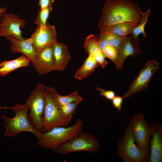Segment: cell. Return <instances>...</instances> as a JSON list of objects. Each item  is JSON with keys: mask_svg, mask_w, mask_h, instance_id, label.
Here are the masks:
<instances>
[{"mask_svg": "<svg viewBox=\"0 0 162 162\" xmlns=\"http://www.w3.org/2000/svg\"><path fill=\"white\" fill-rule=\"evenodd\" d=\"M150 9H148L145 13H143L139 23L132 30L131 35L134 38H139L138 36L141 34L143 35L142 39L147 37L145 31L146 25L148 21V18L150 15Z\"/></svg>", "mask_w": 162, "mask_h": 162, "instance_id": "cell-24", "label": "cell"}, {"mask_svg": "<svg viewBox=\"0 0 162 162\" xmlns=\"http://www.w3.org/2000/svg\"><path fill=\"white\" fill-rule=\"evenodd\" d=\"M2 108H4V109H9V107H2L0 106V109Z\"/></svg>", "mask_w": 162, "mask_h": 162, "instance_id": "cell-31", "label": "cell"}, {"mask_svg": "<svg viewBox=\"0 0 162 162\" xmlns=\"http://www.w3.org/2000/svg\"><path fill=\"white\" fill-rule=\"evenodd\" d=\"M152 139L150 142L151 162L162 161V125L158 122L152 123L150 126Z\"/></svg>", "mask_w": 162, "mask_h": 162, "instance_id": "cell-12", "label": "cell"}, {"mask_svg": "<svg viewBox=\"0 0 162 162\" xmlns=\"http://www.w3.org/2000/svg\"><path fill=\"white\" fill-rule=\"evenodd\" d=\"M45 86L42 83L38 84L26 103L30 111L28 115V120L33 127L40 133L42 132V119L45 104Z\"/></svg>", "mask_w": 162, "mask_h": 162, "instance_id": "cell-5", "label": "cell"}, {"mask_svg": "<svg viewBox=\"0 0 162 162\" xmlns=\"http://www.w3.org/2000/svg\"><path fill=\"white\" fill-rule=\"evenodd\" d=\"M83 124L82 120L78 118L70 126L56 127L47 132H42L36 137L38 144L44 148L56 151L63 143L82 131Z\"/></svg>", "mask_w": 162, "mask_h": 162, "instance_id": "cell-2", "label": "cell"}, {"mask_svg": "<svg viewBox=\"0 0 162 162\" xmlns=\"http://www.w3.org/2000/svg\"><path fill=\"white\" fill-rule=\"evenodd\" d=\"M139 38H136L131 35L127 36L119 50V63L116 69L122 70L124 61L128 56L134 57L140 55L141 50L139 44Z\"/></svg>", "mask_w": 162, "mask_h": 162, "instance_id": "cell-14", "label": "cell"}, {"mask_svg": "<svg viewBox=\"0 0 162 162\" xmlns=\"http://www.w3.org/2000/svg\"><path fill=\"white\" fill-rule=\"evenodd\" d=\"M117 154L124 162H145L149 157L148 152L141 150L135 144L130 123L118 143Z\"/></svg>", "mask_w": 162, "mask_h": 162, "instance_id": "cell-6", "label": "cell"}, {"mask_svg": "<svg viewBox=\"0 0 162 162\" xmlns=\"http://www.w3.org/2000/svg\"><path fill=\"white\" fill-rule=\"evenodd\" d=\"M54 59L52 45L37 52L34 63L32 65L40 75L50 73L53 70Z\"/></svg>", "mask_w": 162, "mask_h": 162, "instance_id": "cell-13", "label": "cell"}, {"mask_svg": "<svg viewBox=\"0 0 162 162\" xmlns=\"http://www.w3.org/2000/svg\"><path fill=\"white\" fill-rule=\"evenodd\" d=\"M142 13L140 8L129 0H107L103 8L98 27L100 30L125 22L138 24Z\"/></svg>", "mask_w": 162, "mask_h": 162, "instance_id": "cell-1", "label": "cell"}, {"mask_svg": "<svg viewBox=\"0 0 162 162\" xmlns=\"http://www.w3.org/2000/svg\"><path fill=\"white\" fill-rule=\"evenodd\" d=\"M15 114L14 116L10 118L2 115V118L5 124L4 135L5 137L14 136L24 131L33 133L37 137L41 133L37 131L30 122L28 117L29 108L26 103L23 105L16 104L9 107Z\"/></svg>", "mask_w": 162, "mask_h": 162, "instance_id": "cell-3", "label": "cell"}, {"mask_svg": "<svg viewBox=\"0 0 162 162\" xmlns=\"http://www.w3.org/2000/svg\"><path fill=\"white\" fill-rule=\"evenodd\" d=\"M99 147V142L95 136L81 131L62 144L56 151L62 154L81 151L92 153L97 150Z\"/></svg>", "mask_w": 162, "mask_h": 162, "instance_id": "cell-7", "label": "cell"}, {"mask_svg": "<svg viewBox=\"0 0 162 162\" xmlns=\"http://www.w3.org/2000/svg\"><path fill=\"white\" fill-rule=\"evenodd\" d=\"M95 89L99 92L101 96L110 100H112L116 96L115 92L112 90H105L98 86L95 88Z\"/></svg>", "mask_w": 162, "mask_h": 162, "instance_id": "cell-27", "label": "cell"}, {"mask_svg": "<svg viewBox=\"0 0 162 162\" xmlns=\"http://www.w3.org/2000/svg\"><path fill=\"white\" fill-rule=\"evenodd\" d=\"M123 98V97L121 96H116L111 100L113 107L116 109L119 112H122L121 109Z\"/></svg>", "mask_w": 162, "mask_h": 162, "instance_id": "cell-28", "label": "cell"}, {"mask_svg": "<svg viewBox=\"0 0 162 162\" xmlns=\"http://www.w3.org/2000/svg\"><path fill=\"white\" fill-rule=\"evenodd\" d=\"M56 103L58 107L70 103L80 101L81 102L83 99L76 91L70 93L66 96L58 94L56 91L54 95Z\"/></svg>", "mask_w": 162, "mask_h": 162, "instance_id": "cell-22", "label": "cell"}, {"mask_svg": "<svg viewBox=\"0 0 162 162\" xmlns=\"http://www.w3.org/2000/svg\"><path fill=\"white\" fill-rule=\"evenodd\" d=\"M81 102H76L70 103L58 107L62 116L69 122L73 117V115L77 109L78 105Z\"/></svg>", "mask_w": 162, "mask_h": 162, "instance_id": "cell-25", "label": "cell"}, {"mask_svg": "<svg viewBox=\"0 0 162 162\" xmlns=\"http://www.w3.org/2000/svg\"><path fill=\"white\" fill-rule=\"evenodd\" d=\"M30 61L27 57L22 55L16 59L0 63V75L5 76L15 70L27 66Z\"/></svg>", "mask_w": 162, "mask_h": 162, "instance_id": "cell-18", "label": "cell"}, {"mask_svg": "<svg viewBox=\"0 0 162 162\" xmlns=\"http://www.w3.org/2000/svg\"><path fill=\"white\" fill-rule=\"evenodd\" d=\"M100 31L99 38L105 40L119 50L126 37H120L104 29Z\"/></svg>", "mask_w": 162, "mask_h": 162, "instance_id": "cell-23", "label": "cell"}, {"mask_svg": "<svg viewBox=\"0 0 162 162\" xmlns=\"http://www.w3.org/2000/svg\"><path fill=\"white\" fill-rule=\"evenodd\" d=\"M0 37L4 36L6 38L13 37L18 40L25 38L22 36V32L20 27H25V21L20 18L19 16L12 14H3L0 19Z\"/></svg>", "mask_w": 162, "mask_h": 162, "instance_id": "cell-10", "label": "cell"}, {"mask_svg": "<svg viewBox=\"0 0 162 162\" xmlns=\"http://www.w3.org/2000/svg\"><path fill=\"white\" fill-rule=\"evenodd\" d=\"M54 88L45 86V104L42 119V132L58 127L67 126L69 122L61 115L55 101Z\"/></svg>", "mask_w": 162, "mask_h": 162, "instance_id": "cell-4", "label": "cell"}, {"mask_svg": "<svg viewBox=\"0 0 162 162\" xmlns=\"http://www.w3.org/2000/svg\"><path fill=\"white\" fill-rule=\"evenodd\" d=\"M7 9L6 7H4L0 9V17L2 16L3 14L6 12L7 11Z\"/></svg>", "mask_w": 162, "mask_h": 162, "instance_id": "cell-30", "label": "cell"}, {"mask_svg": "<svg viewBox=\"0 0 162 162\" xmlns=\"http://www.w3.org/2000/svg\"><path fill=\"white\" fill-rule=\"evenodd\" d=\"M53 0H39L38 5L40 9L48 8H52Z\"/></svg>", "mask_w": 162, "mask_h": 162, "instance_id": "cell-29", "label": "cell"}, {"mask_svg": "<svg viewBox=\"0 0 162 162\" xmlns=\"http://www.w3.org/2000/svg\"><path fill=\"white\" fill-rule=\"evenodd\" d=\"M10 42L11 52L23 54L31 62L32 65L35 62L37 52L33 47L30 38L18 40L13 37L7 38Z\"/></svg>", "mask_w": 162, "mask_h": 162, "instance_id": "cell-15", "label": "cell"}, {"mask_svg": "<svg viewBox=\"0 0 162 162\" xmlns=\"http://www.w3.org/2000/svg\"><path fill=\"white\" fill-rule=\"evenodd\" d=\"M159 63L154 60L149 61L142 68L136 78L132 82L123 97L127 98L145 89L152 76L159 68Z\"/></svg>", "mask_w": 162, "mask_h": 162, "instance_id": "cell-9", "label": "cell"}, {"mask_svg": "<svg viewBox=\"0 0 162 162\" xmlns=\"http://www.w3.org/2000/svg\"><path fill=\"white\" fill-rule=\"evenodd\" d=\"M99 46L106 58L112 61L118 67L119 59L118 50L105 40L99 38Z\"/></svg>", "mask_w": 162, "mask_h": 162, "instance_id": "cell-20", "label": "cell"}, {"mask_svg": "<svg viewBox=\"0 0 162 162\" xmlns=\"http://www.w3.org/2000/svg\"><path fill=\"white\" fill-rule=\"evenodd\" d=\"M52 8H48L43 9H40L38 11L36 18L34 23L39 26H45Z\"/></svg>", "mask_w": 162, "mask_h": 162, "instance_id": "cell-26", "label": "cell"}, {"mask_svg": "<svg viewBox=\"0 0 162 162\" xmlns=\"http://www.w3.org/2000/svg\"><path fill=\"white\" fill-rule=\"evenodd\" d=\"M99 37L97 35H90L86 38L84 47L86 51L88 54L92 55L99 66L104 68L108 62L99 46Z\"/></svg>", "mask_w": 162, "mask_h": 162, "instance_id": "cell-17", "label": "cell"}, {"mask_svg": "<svg viewBox=\"0 0 162 162\" xmlns=\"http://www.w3.org/2000/svg\"><path fill=\"white\" fill-rule=\"evenodd\" d=\"M137 25V24L133 22H125L110 26L103 29L120 37H125L131 33L134 28Z\"/></svg>", "mask_w": 162, "mask_h": 162, "instance_id": "cell-21", "label": "cell"}, {"mask_svg": "<svg viewBox=\"0 0 162 162\" xmlns=\"http://www.w3.org/2000/svg\"><path fill=\"white\" fill-rule=\"evenodd\" d=\"M99 66V65L94 57L89 54L83 64L76 73L75 77L80 80L86 78L92 74L95 68Z\"/></svg>", "mask_w": 162, "mask_h": 162, "instance_id": "cell-19", "label": "cell"}, {"mask_svg": "<svg viewBox=\"0 0 162 162\" xmlns=\"http://www.w3.org/2000/svg\"><path fill=\"white\" fill-rule=\"evenodd\" d=\"M54 59L53 70L62 71L67 67L71 56L66 45L56 42L52 45Z\"/></svg>", "mask_w": 162, "mask_h": 162, "instance_id": "cell-16", "label": "cell"}, {"mask_svg": "<svg viewBox=\"0 0 162 162\" xmlns=\"http://www.w3.org/2000/svg\"><path fill=\"white\" fill-rule=\"evenodd\" d=\"M29 38L37 52L51 46L57 41L55 27L47 22L44 26L37 25L34 32Z\"/></svg>", "mask_w": 162, "mask_h": 162, "instance_id": "cell-11", "label": "cell"}, {"mask_svg": "<svg viewBox=\"0 0 162 162\" xmlns=\"http://www.w3.org/2000/svg\"><path fill=\"white\" fill-rule=\"evenodd\" d=\"M130 124L134 139L138 148L143 151L148 152L150 127L147 124L144 115L138 113L132 118Z\"/></svg>", "mask_w": 162, "mask_h": 162, "instance_id": "cell-8", "label": "cell"}]
</instances>
